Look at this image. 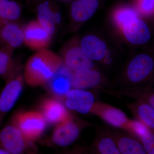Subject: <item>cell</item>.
Returning a JSON list of instances; mask_svg holds the SVG:
<instances>
[{
	"label": "cell",
	"instance_id": "ac0fdd59",
	"mask_svg": "<svg viewBox=\"0 0 154 154\" xmlns=\"http://www.w3.org/2000/svg\"><path fill=\"white\" fill-rule=\"evenodd\" d=\"M96 112L107 123L115 127L125 128L129 121L123 111L112 106H99Z\"/></svg>",
	"mask_w": 154,
	"mask_h": 154
},
{
	"label": "cell",
	"instance_id": "7c38bea8",
	"mask_svg": "<svg viewBox=\"0 0 154 154\" xmlns=\"http://www.w3.org/2000/svg\"><path fill=\"white\" fill-rule=\"evenodd\" d=\"M79 134V128L70 117L58 123L54 131L52 139L57 145L66 146L74 142Z\"/></svg>",
	"mask_w": 154,
	"mask_h": 154
},
{
	"label": "cell",
	"instance_id": "4316f807",
	"mask_svg": "<svg viewBox=\"0 0 154 154\" xmlns=\"http://www.w3.org/2000/svg\"><path fill=\"white\" fill-rule=\"evenodd\" d=\"M146 153L149 154H154V136L153 134L149 132L140 139Z\"/></svg>",
	"mask_w": 154,
	"mask_h": 154
},
{
	"label": "cell",
	"instance_id": "30bf717a",
	"mask_svg": "<svg viewBox=\"0 0 154 154\" xmlns=\"http://www.w3.org/2000/svg\"><path fill=\"white\" fill-rule=\"evenodd\" d=\"M7 82L0 95V111L4 113L10 111L19 98L23 88V77L18 73Z\"/></svg>",
	"mask_w": 154,
	"mask_h": 154
},
{
	"label": "cell",
	"instance_id": "d6986e66",
	"mask_svg": "<svg viewBox=\"0 0 154 154\" xmlns=\"http://www.w3.org/2000/svg\"><path fill=\"white\" fill-rule=\"evenodd\" d=\"M14 52L5 48H0V77L7 82L19 73Z\"/></svg>",
	"mask_w": 154,
	"mask_h": 154
},
{
	"label": "cell",
	"instance_id": "ffe728a7",
	"mask_svg": "<svg viewBox=\"0 0 154 154\" xmlns=\"http://www.w3.org/2000/svg\"><path fill=\"white\" fill-rule=\"evenodd\" d=\"M22 9L14 0H0V27L8 22H16L20 17Z\"/></svg>",
	"mask_w": 154,
	"mask_h": 154
},
{
	"label": "cell",
	"instance_id": "7402d4cb",
	"mask_svg": "<svg viewBox=\"0 0 154 154\" xmlns=\"http://www.w3.org/2000/svg\"><path fill=\"white\" fill-rule=\"evenodd\" d=\"M135 115L139 120L151 129L154 128V109L148 103L141 102L136 105Z\"/></svg>",
	"mask_w": 154,
	"mask_h": 154
},
{
	"label": "cell",
	"instance_id": "8992f818",
	"mask_svg": "<svg viewBox=\"0 0 154 154\" xmlns=\"http://www.w3.org/2000/svg\"><path fill=\"white\" fill-rule=\"evenodd\" d=\"M0 141L9 153L19 154L27 148L28 142L20 130L15 125H8L0 133Z\"/></svg>",
	"mask_w": 154,
	"mask_h": 154
},
{
	"label": "cell",
	"instance_id": "44dd1931",
	"mask_svg": "<svg viewBox=\"0 0 154 154\" xmlns=\"http://www.w3.org/2000/svg\"><path fill=\"white\" fill-rule=\"evenodd\" d=\"M116 143L121 154H146L142 144L130 137H120L117 139Z\"/></svg>",
	"mask_w": 154,
	"mask_h": 154
},
{
	"label": "cell",
	"instance_id": "52a82bcc",
	"mask_svg": "<svg viewBox=\"0 0 154 154\" xmlns=\"http://www.w3.org/2000/svg\"><path fill=\"white\" fill-rule=\"evenodd\" d=\"M73 71L63 63L47 82L49 91L58 97L65 96L72 88Z\"/></svg>",
	"mask_w": 154,
	"mask_h": 154
},
{
	"label": "cell",
	"instance_id": "5bb4252c",
	"mask_svg": "<svg viewBox=\"0 0 154 154\" xmlns=\"http://www.w3.org/2000/svg\"><path fill=\"white\" fill-rule=\"evenodd\" d=\"M63 61L73 71L82 69H92L94 66L93 60L78 46H72L67 50Z\"/></svg>",
	"mask_w": 154,
	"mask_h": 154
},
{
	"label": "cell",
	"instance_id": "f546056e",
	"mask_svg": "<svg viewBox=\"0 0 154 154\" xmlns=\"http://www.w3.org/2000/svg\"><path fill=\"white\" fill-rule=\"evenodd\" d=\"M10 154L6 151L5 149H0V154Z\"/></svg>",
	"mask_w": 154,
	"mask_h": 154
},
{
	"label": "cell",
	"instance_id": "277c9868",
	"mask_svg": "<svg viewBox=\"0 0 154 154\" xmlns=\"http://www.w3.org/2000/svg\"><path fill=\"white\" fill-rule=\"evenodd\" d=\"M154 66L153 60L150 56L140 54L135 57L128 66V80L133 84L142 82L151 73Z\"/></svg>",
	"mask_w": 154,
	"mask_h": 154
},
{
	"label": "cell",
	"instance_id": "5b68a950",
	"mask_svg": "<svg viewBox=\"0 0 154 154\" xmlns=\"http://www.w3.org/2000/svg\"><path fill=\"white\" fill-rule=\"evenodd\" d=\"M36 13L37 22L48 33L53 36L57 27L61 22L60 13L49 0L39 2L36 6Z\"/></svg>",
	"mask_w": 154,
	"mask_h": 154
},
{
	"label": "cell",
	"instance_id": "4fadbf2b",
	"mask_svg": "<svg viewBox=\"0 0 154 154\" xmlns=\"http://www.w3.org/2000/svg\"><path fill=\"white\" fill-rule=\"evenodd\" d=\"M41 108L45 120L50 124H58L70 117L64 105L55 99H45Z\"/></svg>",
	"mask_w": 154,
	"mask_h": 154
},
{
	"label": "cell",
	"instance_id": "9a60e30c",
	"mask_svg": "<svg viewBox=\"0 0 154 154\" xmlns=\"http://www.w3.org/2000/svg\"><path fill=\"white\" fill-rule=\"evenodd\" d=\"M99 5V0H75L71 6L72 19L77 22L87 21L96 13Z\"/></svg>",
	"mask_w": 154,
	"mask_h": 154
},
{
	"label": "cell",
	"instance_id": "cb8c5ba5",
	"mask_svg": "<svg viewBox=\"0 0 154 154\" xmlns=\"http://www.w3.org/2000/svg\"><path fill=\"white\" fill-rule=\"evenodd\" d=\"M96 147L98 151L101 154H121L115 140L108 136L102 137L99 139L96 143Z\"/></svg>",
	"mask_w": 154,
	"mask_h": 154
},
{
	"label": "cell",
	"instance_id": "603a6c76",
	"mask_svg": "<svg viewBox=\"0 0 154 154\" xmlns=\"http://www.w3.org/2000/svg\"><path fill=\"white\" fill-rule=\"evenodd\" d=\"M114 14L115 22L122 28L125 23L137 18L138 16L137 11L133 8L128 6H123L119 8Z\"/></svg>",
	"mask_w": 154,
	"mask_h": 154
},
{
	"label": "cell",
	"instance_id": "6da1fadb",
	"mask_svg": "<svg viewBox=\"0 0 154 154\" xmlns=\"http://www.w3.org/2000/svg\"><path fill=\"white\" fill-rule=\"evenodd\" d=\"M63 63V60L50 50L38 51L28 59L25 65V81L32 87L45 84Z\"/></svg>",
	"mask_w": 154,
	"mask_h": 154
},
{
	"label": "cell",
	"instance_id": "f1b7e54d",
	"mask_svg": "<svg viewBox=\"0 0 154 154\" xmlns=\"http://www.w3.org/2000/svg\"><path fill=\"white\" fill-rule=\"evenodd\" d=\"M104 58H105L104 62H105V63L107 64H110L111 63V62H112V59H111L110 56L105 57Z\"/></svg>",
	"mask_w": 154,
	"mask_h": 154
},
{
	"label": "cell",
	"instance_id": "8fae6325",
	"mask_svg": "<svg viewBox=\"0 0 154 154\" xmlns=\"http://www.w3.org/2000/svg\"><path fill=\"white\" fill-rule=\"evenodd\" d=\"M122 29L127 40L134 45L145 44L150 38V33L147 25L137 18L127 22Z\"/></svg>",
	"mask_w": 154,
	"mask_h": 154
},
{
	"label": "cell",
	"instance_id": "e0dca14e",
	"mask_svg": "<svg viewBox=\"0 0 154 154\" xmlns=\"http://www.w3.org/2000/svg\"><path fill=\"white\" fill-rule=\"evenodd\" d=\"M80 47L88 57L96 61L103 60L107 50L105 42L93 35L85 36L81 41Z\"/></svg>",
	"mask_w": 154,
	"mask_h": 154
},
{
	"label": "cell",
	"instance_id": "d4e9b609",
	"mask_svg": "<svg viewBox=\"0 0 154 154\" xmlns=\"http://www.w3.org/2000/svg\"><path fill=\"white\" fill-rule=\"evenodd\" d=\"M125 128L140 139L150 132L148 127L139 120H129Z\"/></svg>",
	"mask_w": 154,
	"mask_h": 154
},
{
	"label": "cell",
	"instance_id": "83f0119b",
	"mask_svg": "<svg viewBox=\"0 0 154 154\" xmlns=\"http://www.w3.org/2000/svg\"><path fill=\"white\" fill-rule=\"evenodd\" d=\"M154 95H151L150 96H149L148 98V103L150 105H151L152 107H154Z\"/></svg>",
	"mask_w": 154,
	"mask_h": 154
},
{
	"label": "cell",
	"instance_id": "9c48e42d",
	"mask_svg": "<svg viewBox=\"0 0 154 154\" xmlns=\"http://www.w3.org/2000/svg\"><path fill=\"white\" fill-rule=\"evenodd\" d=\"M24 43L23 28L17 22H8L0 27V48L14 52Z\"/></svg>",
	"mask_w": 154,
	"mask_h": 154
},
{
	"label": "cell",
	"instance_id": "484cf974",
	"mask_svg": "<svg viewBox=\"0 0 154 154\" xmlns=\"http://www.w3.org/2000/svg\"><path fill=\"white\" fill-rule=\"evenodd\" d=\"M136 7L140 12L150 15L154 12V0H135Z\"/></svg>",
	"mask_w": 154,
	"mask_h": 154
},
{
	"label": "cell",
	"instance_id": "ba28073f",
	"mask_svg": "<svg viewBox=\"0 0 154 154\" xmlns=\"http://www.w3.org/2000/svg\"><path fill=\"white\" fill-rule=\"evenodd\" d=\"M65 105L69 109L82 114H87L93 109L95 98L91 92L75 89L65 95Z\"/></svg>",
	"mask_w": 154,
	"mask_h": 154
},
{
	"label": "cell",
	"instance_id": "3957f363",
	"mask_svg": "<svg viewBox=\"0 0 154 154\" xmlns=\"http://www.w3.org/2000/svg\"><path fill=\"white\" fill-rule=\"evenodd\" d=\"M24 43L29 48L38 51L49 46L52 36L48 33L37 20H33L23 27Z\"/></svg>",
	"mask_w": 154,
	"mask_h": 154
},
{
	"label": "cell",
	"instance_id": "2e32d148",
	"mask_svg": "<svg viewBox=\"0 0 154 154\" xmlns=\"http://www.w3.org/2000/svg\"><path fill=\"white\" fill-rule=\"evenodd\" d=\"M101 81L99 72L90 69H82L73 71L72 88L83 90L94 88Z\"/></svg>",
	"mask_w": 154,
	"mask_h": 154
},
{
	"label": "cell",
	"instance_id": "4dcf8cb0",
	"mask_svg": "<svg viewBox=\"0 0 154 154\" xmlns=\"http://www.w3.org/2000/svg\"><path fill=\"white\" fill-rule=\"evenodd\" d=\"M25 1H26V2H31V1H33V0H25Z\"/></svg>",
	"mask_w": 154,
	"mask_h": 154
},
{
	"label": "cell",
	"instance_id": "7a4b0ae2",
	"mask_svg": "<svg viewBox=\"0 0 154 154\" xmlns=\"http://www.w3.org/2000/svg\"><path fill=\"white\" fill-rule=\"evenodd\" d=\"M14 125L25 138L32 142L42 134L46 126V120L42 113L37 111L22 112L14 119Z\"/></svg>",
	"mask_w": 154,
	"mask_h": 154
}]
</instances>
